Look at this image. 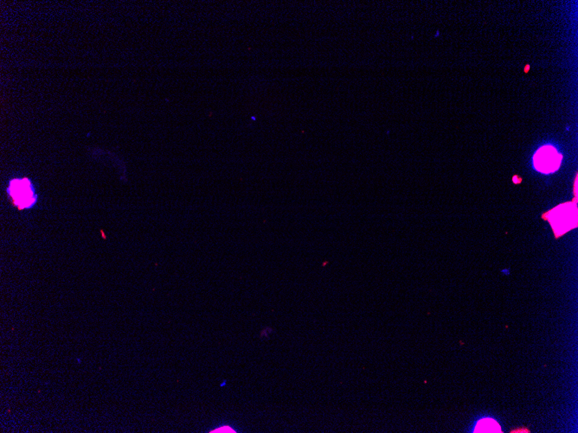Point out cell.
<instances>
[{
    "label": "cell",
    "instance_id": "7",
    "mask_svg": "<svg viewBox=\"0 0 578 433\" xmlns=\"http://www.w3.org/2000/svg\"><path fill=\"white\" fill-rule=\"evenodd\" d=\"M502 273L507 275V274H509V270H503Z\"/></svg>",
    "mask_w": 578,
    "mask_h": 433
},
{
    "label": "cell",
    "instance_id": "1",
    "mask_svg": "<svg viewBox=\"0 0 578 433\" xmlns=\"http://www.w3.org/2000/svg\"><path fill=\"white\" fill-rule=\"evenodd\" d=\"M545 218L551 223L556 236H561L577 226L576 205L572 203L558 205L548 212Z\"/></svg>",
    "mask_w": 578,
    "mask_h": 433
},
{
    "label": "cell",
    "instance_id": "5",
    "mask_svg": "<svg viewBox=\"0 0 578 433\" xmlns=\"http://www.w3.org/2000/svg\"><path fill=\"white\" fill-rule=\"evenodd\" d=\"M210 432H236V431L232 428L225 426L224 428H218V429H216V430L210 431Z\"/></svg>",
    "mask_w": 578,
    "mask_h": 433
},
{
    "label": "cell",
    "instance_id": "6",
    "mask_svg": "<svg viewBox=\"0 0 578 433\" xmlns=\"http://www.w3.org/2000/svg\"><path fill=\"white\" fill-rule=\"evenodd\" d=\"M513 182L514 183H519L521 182V179L518 178L517 176L513 177Z\"/></svg>",
    "mask_w": 578,
    "mask_h": 433
},
{
    "label": "cell",
    "instance_id": "4",
    "mask_svg": "<svg viewBox=\"0 0 578 433\" xmlns=\"http://www.w3.org/2000/svg\"><path fill=\"white\" fill-rule=\"evenodd\" d=\"M474 432H501V428L499 423L493 418H481L477 422Z\"/></svg>",
    "mask_w": 578,
    "mask_h": 433
},
{
    "label": "cell",
    "instance_id": "2",
    "mask_svg": "<svg viewBox=\"0 0 578 433\" xmlns=\"http://www.w3.org/2000/svg\"><path fill=\"white\" fill-rule=\"evenodd\" d=\"M563 156L552 146H542L533 157L536 170L544 174H551L558 170Z\"/></svg>",
    "mask_w": 578,
    "mask_h": 433
},
{
    "label": "cell",
    "instance_id": "3",
    "mask_svg": "<svg viewBox=\"0 0 578 433\" xmlns=\"http://www.w3.org/2000/svg\"><path fill=\"white\" fill-rule=\"evenodd\" d=\"M12 197L22 208L29 207L33 203V194L26 181H17L12 183Z\"/></svg>",
    "mask_w": 578,
    "mask_h": 433
}]
</instances>
